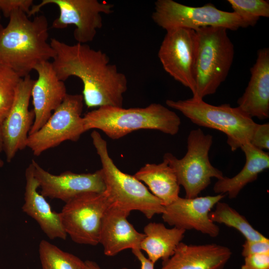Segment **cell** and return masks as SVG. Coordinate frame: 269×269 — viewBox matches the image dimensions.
Returning <instances> with one entry per match:
<instances>
[{
    "mask_svg": "<svg viewBox=\"0 0 269 269\" xmlns=\"http://www.w3.org/2000/svg\"><path fill=\"white\" fill-rule=\"evenodd\" d=\"M50 44L55 52L51 64L58 78L63 82L71 76L79 78L84 103L88 108L123 107L127 78L110 63L106 53L86 44L69 45L55 38Z\"/></svg>",
    "mask_w": 269,
    "mask_h": 269,
    "instance_id": "1",
    "label": "cell"
},
{
    "mask_svg": "<svg viewBox=\"0 0 269 269\" xmlns=\"http://www.w3.org/2000/svg\"><path fill=\"white\" fill-rule=\"evenodd\" d=\"M21 9L10 14L5 27L0 24V64L20 77L29 75L40 63L53 58L55 52L47 42L48 21L44 15L33 20Z\"/></svg>",
    "mask_w": 269,
    "mask_h": 269,
    "instance_id": "2",
    "label": "cell"
},
{
    "mask_svg": "<svg viewBox=\"0 0 269 269\" xmlns=\"http://www.w3.org/2000/svg\"><path fill=\"white\" fill-rule=\"evenodd\" d=\"M86 132L98 129L112 139H118L137 130H154L175 135L179 130V116L160 104L152 103L144 108L125 109L102 106L83 117Z\"/></svg>",
    "mask_w": 269,
    "mask_h": 269,
    "instance_id": "3",
    "label": "cell"
},
{
    "mask_svg": "<svg viewBox=\"0 0 269 269\" xmlns=\"http://www.w3.org/2000/svg\"><path fill=\"white\" fill-rule=\"evenodd\" d=\"M91 136L101 160L105 192L111 205L129 212L139 211L148 219L156 214H162L164 206L161 201L134 175L117 167L109 155L107 143L101 134L94 130Z\"/></svg>",
    "mask_w": 269,
    "mask_h": 269,
    "instance_id": "4",
    "label": "cell"
},
{
    "mask_svg": "<svg viewBox=\"0 0 269 269\" xmlns=\"http://www.w3.org/2000/svg\"><path fill=\"white\" fill-rule=\"evenodd\" d=\"M166 104L198 126L224 133L232 151L250 143L258 124L238 107L228 104L215 106L192 97L184 100H167Z\"/></svg>",
    "mask_w": 269,
    "mask_h": 269,
    "instance_id": "5",
    "label": "cell"
},
{
    "mask_svg": "<svg viewBox=\"0 0 269 269\" xmlns=\"http://www.w3.org/2000/svg\"><path fill=\"white\" fill-rule=\"evenodd\" d=\"M227 30L222 27L206 26L195 30L198 48L193 97L203 99L214 94L226 79L234 56V45Z\"/></svg>",
    "mask_w": 269,
    "mask_h": 269,
    "instance_id": "6",
    "label": "cell"
},
{
    "mask_svg": "<svg viewBox=\"0 0 269 269\" xmlns=\"http://www.w3.org/2000/svg\"><path fill=\"white\" fill-rule=\"evenodd\" d=\"M213 143V136L205 134L200 129L193 130L187 140L185 155L178 159L172 153L163 156L174 171L179 185L185 190V197L192 198L205 190L211 183V179L223 178V172L212 165L209 152Z\"/></svg>",
    "mask_w": 269,
    "mask_h": 269,
    "instance_id": "7",
    "label": "cell"
},
{
    "mask_svg": "<svg viewBox=\"0 0 269 269\" xmlns=\"http://www.w3.org/2000/svg\"><path fill=\"white\" fill-rule=\"evenodd\" d=\"M151 17L166 31L178 28L196 30L206 26L222 27L235 31L247 27L236 13L219 9L212 4L193 7L173 0H157Z\"/></svg>",
    "mask_w": 269,
    "mask_h": 269,
    "instance_id": "8",
    "label": "cell"
},
{
    "mask_svg": "<svg viewBox=\"0 0 269 269\" xmlns=\"http://www.w3.org/2000/svg\"><path fill=\"white\" fill-rule=\"evenodd\" d=\"M111 205L105 191L84 193L66 202L59 215L67 235L77 244H99L102 220Z\"/></svg>",
    "mask_w": 269,
    "mask_h": 269,
    "instance_id": "9",
    "label": "cell"
},
{
    "mask_svg": "<svg viewBox=\"0 0 269 269\" xmlns=\"http://www.w3.org/2000/svg\"><path fill=\"white\" fill-rule=\"evenodd\" d=\"M83 105L82 94H67L42 127L29 135L26 147L38 156L66 140L77 141L86 132L81 117Z\"/></svg>",
    "mask_w": 269,
    "mask_h": 269,
    "instance_id": "10",
    "label": "cell"
},
{
    "mask_svg": "<svg viewBox=\"0 0 269 269\" xmlns=\"http://www.w3.org/2000/svg\"><path fill=\"white\" fill-rule=\"evenodd\" d=\"M54 4L59 9V15L52 22V27L63 29L73 24V35L77 43L86 44L94 39L98 29L103 26L102 14L114 11L113 4L97 0H42L31 7L27 16L34 15L42 7Z\"/></svg>",
    "mask_w": 269,
    "mask_h": 269,
    "instance_id": "11",
    "label": "cell"
},
{
    "mask_svg": "<svg viewBox=\"0 0 269 269\" xmlns=\"http://www.w3.org/2000/svg\"><path fill=\"white\" fill-rule=\"evenodd\" d=\"M198 37L193 29L178 28L166 31L158 52L164 70L174 80L196 91L195 64Z\"/></svg>",
    "mask_w": 269,
    "mask_h": 269,
    "instance_id": "12",
    "label": "cell"
},
{
    "mask_svg": "<svg viewBox=\"0 0 269 269\" xmlns=\"http://www.w3.org/2000/svg\"><path fill=\"white\" fill-rule=\"evenodd\" d=\"M225 196L223 194L192 198L179 196L172 203L164 206L162 218L171 226L185 231L195 230L216 237L219 235L220 228L210 218L209 213Z\"/></svg>",
    "mask_w": 269,
    "mask_h": 269,
    "instance_id": "13",
    "label": "cell"
},
{
    "mask_svg": "<svg viewBox=\"0 0 269 269\" xmlns=\"http://www.w3.org/2000/svg\"><path fill=\"white\" fill-rule=\"evenodd\" d=\"M34 81L30 75L21 78L12 106L0 125L3 150L7 162L11 161L18 151L26 147L29 133L34 120L33 110H29Z\"/></svg>",
    "mask_w": 269,
    "mask_h": 269,
    "instance_id": "14",
    "label": "cell"
},
{
    "mask_svg": "<svg viewBox=\"0 0 269 269\" xmlns=\"http://www.w3.org/2000/svg\"><path fill=\"white\" fill-rule=\"evenodd\" d=\"M31 163L40 193L45 197L59 199L66 203L84 193H102L106 190L101 169L94 173L65 171L55 175L44 169L33 159Z\"/></svg>",
    "mask_w": 269,
    "mask_h": 269,
    "instance_id": "15",
    "label": "cell"
},
{
    "mask_svg": "<svg viewBox=\"0 0 269 269\" xmlns=\"http://www.w3.org/2000/svg\"><path fill=\"white\" fill-rule=\"evenodd\" d=\"M33 70L38 76L31 92L34 120L29 135L42 127L67 94L64 82L58 78L49 61L37 65Z\"/></svg>",
    "mask_w": 269,
    "mask_h": 269,
    "instance_id": "16",
    "label": "cell"
},
{
    "mask_svg": "<svg viewBox=\"0 0 269 269\" xmlns=\"http://www.w3.org/2000/svg\"><path fill=\"white\" fill-rule=\"evenodd\" d=\"M130 214L112 205L106 211L102 222L99 240L105 255L112 257L126 249H140L145 235L137 232L128 220Z\"/></svg>",
    "mask_w": 269,
    "mask_h": 269,
    "instance_id": "17",
    "label": "cell"
},
{
    "mask_svg": "<svg viewBox=\"0 0 269 269\" xmlns=\"http://www.w3.org/2000/svg\"><path fill=\"white\" fill-rule=\"evenodd\" d=\"M250 79L238 106L251 118H269V49L258 50L255 63L250 69Z\"/></svg>",
    "mask_w": 269,
    "mask_h": 269,
    "instance_id": "18",
    "label": "cell"
},
{
    "mask_svg": "<svg viewBox=\"0 0 269 269\" xmlns=\"http://www.w3.org/2000/svg\"><path fill=\"white\" fill-rule=\"evenodd\" d=\"M232 256L227 247L216 244L187 245L181 242L160 269H223Z\"/></svg>",
    "mask_w": 269,
    "mask_h": 269,
    "instance_id": "19",
    "label": "cell"
},
{
    "mask_svg": "<svg viewBox=\"0 0 269 269\" xmlns=\"http://www.w3.org/2000/svg\"><path fill=\"white\" fill-rule=\"evenodd\" d=\"M25 177L23 212L36 221L49 239L65 240L67 235L61 224L59 213L52 209L45 197L38 191L39 184L34 176L31 163L25 170Z\"/></svg>",
    "mask_w": 269,
    "mask_h": 269,
    "instance_id": "20",
    "label": "cell"
},
{
    "mask_svg": "<svg viewBox=\"0 0 269 269\" xmlns=\"http://www.w3.org/2000/svg\"><path fill=\"white\" fill-rule=\"evenodd\" d=\"M245 153L246 163L242 170L234 176L224 177L217 180L213 187L214 192L227 194L230 199L235 198L248 184L255 181L260 173L269 167V154L250 143L240 148Z\"/></svg>",
    "mask_w": 269,
    "mask_h": 269,
    "instance_id": "21",
    "label": "cell"
},
{
    "mask_svg": "<svg viewBox=\"0 0 269 269\" xmlns=\"http://www.w3.org/2000/svg\"><path fill=\"white\" fill-rule=\"evenodd\" d=\"M134 176L144 183L150 192L164 206L169 205L179 196L180 185L176 175L164 159L159 164H146Z\"/></svg>",
    "mask_w": 269,
    "mask_h": 269,
    "instance_id": "22",
    "label": "cell"
},
{
    "mask_svg": "<svg viewBox=\"0 0 269 269\" xmlns=\"http://www.w3.org/2000/svg\"><path fill=\"white\" fill-rule=\"evenodd\" d=\"M145 237L140 250L144 251L154 264L159 260L168 259L183 240L186 231L173 227L167 228L161 223L150 222L143 229Z\"/></svg>",
    "mask_w": 269,
    "mask_h": 269,
    "instance_id": "23",
    "label": "cell"
},
{
    "mask_svg": "<svg viewBox=\"0 0 269 269\" xmlns=\"http://www.w3.org/2000/svg\"><path fill=\"white\" fill-rule=\"evenodd\" d=\"M209 213L211 220L238 231L247 240L259 241L268 238L256 230L247 219L225 202H218Z\"/></svg>",
    "mask_w": 269,
    "mask_h": 269,
    "instance_id": "24",
    "label": "cell"
},
{
    "mask_svg": "<svg viewBox=\"0 0 269 269\" xmlns=\"http://www.w3.org/2000/svg\"><path fill=\"white\" fill-rule=\"evenodd\" d=\"M42 269H84L85 263L71 254L65 252L46 240L39 245Z\"/></svg>",
    "mask_w": 269,
    "mask_h": 269,
    "instance_id": "25",
    "label": "cell"
},
{
    "mask_svg": "<svg viewBox=\"0 0 269 269\" xmlns=\"http://www.w3.org/2000/svg\"><path fill=\"white\" fill-rule=\"evenodd\" d=\"M21 78L13 70L0 64V125L12 106Z\"/></svg>",
    "mask_w": 269,
    "mask_h": 269,
    "instance_id": "26",
    "label": "cell"
},
{
    "mask_svg": "<svg viewBox=\"0 0 269 269\" xmlns=\"http://www.w3.org/2000/svg\"><path fill=\"white\" fill-rule=\"evenodd\" d=\"M246 27L254 26L261 17H269V1L265 0H228Z\"/></svg>",
    "mask_w": 269,
    "mask_h": 269,
    "instance_id": "27",
    "label": "cell"
},
{
    "mask_svg": "<svg viewBox=\"0 0 269 269\" xmlns=\"http://www.w3.org/2000/svg\"><path fill=\"white\" fill-rule=\"evenodd\" d=\"M250 143L255 147L264 150L269 149V124H257Z\"/></svg>",
    "mask_w": 269,
    "mask_h": 269,
    "instance_id": "28",
    "label": "cell"
},
{
    "mask_svg": "<svg viewBox=\"0 0 269 269\" xmlns=\"http://www.w3.org/2000/svg\"><path fill=\"white\" fill-rule=\"evenodd\" d=\"M241 269H269V252L245 257Z\"/></svg>",
    "mask_w": 269,
    "mask_h": 269,
    "instance_id": "29",
    "label": "cell"
},
{
    "mask_svg": "<svg viewBox=\"0 0 269 269\" xmlns=\"http://www.w3.org/2000/svg\"><path fill=\"white\" fill-rule=\"evenodd\" d=\"M269 252V239L252 241L246 240L242 246V255L246 257Z\"/></svg>",
    "mask_w": 269,
    "mask_h": 269,
    "instance_id": "30",
    "label": "cell"
},
{
    "mask_svg": "<svg viewBox=\"0 0 269 269\" xmlns=\"http://www.w3.org/2000/svg\"><path fill=\"white\" fill-rule=\"evenodd\" d=\"M133 254L140 262L141 269H154V264L142 254L138 249L132 250Z\"/></svg>",
    "mask_w": 269,
    "mask_h": 269,
    "instance_id": "31",
    "label": "cell"
},
{
    "mask_svg": "<svg viewBox=\"0 0 269 269\" xmlns=\"http://www.w3.org/2000/svg\"><path fill=\"white\" fill-rule=\"evenodd\" d=\"M84 269H101L97 263L91 261H86L84 262ZM121 269H129L127 268H123Z\"/></svg>",
    "mask_w": 269,
    "mask_h": 269,
    "instance_id": "32",
    "label": "cell"
},
{
    "mask_svg": "<svg viewBox=\"0 0 269 269\" xmlns=\"http://www.w3.org/2000/svg\"><path fill=\"white\" fill-rule=\"evenodd\" d=\"M3 150V140L1 130V127L0 125V152Z\"/></svg>",
    "mask_w": 269,
    "mask_h": 269,
    "instance_id": "33",
    "label": "cell"
},
{
    "mask_svg": "<svg viewBox=\"0 0 269 269\" xmlns=\"http://www.w3.org/2000/svg\"><path fill=\"white\" fill-rule=\"evenodd\" d=\"M3 165V161L0 157V168H1Z\"/></svg>",
    "mask_w": 269,
    "mask_h": 269,
    "instance_id": "34",
    "label": "cell"
}]
</instances>
